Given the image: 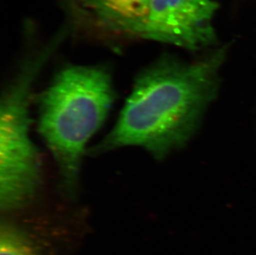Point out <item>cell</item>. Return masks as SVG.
<instances>
[{
	"label": "cell",
	"instance_id": "cell-5",
	"mask_svg": "<svg viewBox=\"0 0 256 255\" xmlns=\"http://www.w3.org/2000/svg\"><path fill=\"white\" fill-rule=\"evenodd\" d=\"M151 0H78L94 24L106 31L141 38Z\"/></svg>",
	"mask_w": 256,
	"mask_h": 255
},
{
	"label": "cell",
	"instance_id": "cell-1",
	"mask_svg": "<svg viewBox=\"0 0 256 255\" xmlns=\"http://www.w3.org/2000/svg\"><path fill=\"white\" fill-rule=\"evenodd\" d=\"M228 50L195 62L166 54L141 70L114 127L90 154L138 147L161 160L184 147L218 96Z\"/></svg>",
	"mask_w": 256,
	"mask_h": 255
},
{
	"label": "cell",
	"instance_id": "cell-6",
	"mask_svg": "<svg viewBox=\"0 0 256 255\" xmlns=\"http://www.w3.org/2000/svg\"><path fill=\"white\" fill-rule=\"evenodd\" d=\"M0 255H42L39 246L28 234L10 222H2Z\"/></svg>",
	"mask_w": 256,
	"mask_h": 255
},
{
	"label": "cell",
	"instance_id": "cell-3",
	"mask_svg": "<svg viewBox=\"0 0 256 255\" xmlns=\"http://www.w3.org/2000/svg\"><path fill=\"white\" fill-rule=\"evenodd\" d=\"M54 46L29 58L2 92L0 106V206L5 212L31 204L44 184L38 150L31 138L34 84Z\"/></svg>",
	"mask_w": 256,
	"mask_h": 255
},
{
	"label": "cell",
	"instance_id": "cell-2",
	"mask_svg": "<svg viewBox=\"0 0 256 255\" xmlns=\"http://www.w3.org/2000/svg\"><path fill=\"white\" fill-rule=\"evenodd\" d=\"M116 93L102 65L62 68L38 100V130L56 166L62 190L75 198L87 142L109 114Z\"/></svg>",
	"mask_w": 256,
	"mask_h": 255
},
{
	"label": "cell",
	"instance_id": "cell-4",
	"mask_svg": "<svg viewBox=\"0 0 256 255\" xmlns=\"http://www.w3.org/2000/svg\"><path fill=\"white\" fill-rule=\"evenodd\" d=\"M218 8L216 0H151L141 38L190 51L215 46L213 21Z\"/></svg>",
	"mask_w": 256,
	"mask_h": 255
}]
</instances>
